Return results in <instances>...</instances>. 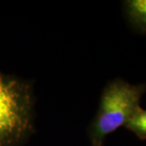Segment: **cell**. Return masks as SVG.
<instances>
[{
    "label": "cell",
    "mask_w": 146,
    "mask_h": 146,
    "mask_svg": "<svg viewBox=\"0 0 146 146\" xmlns=\"http://www.w3.org/2000/svg\"><path fill=\"white\" fill-rule=\"evenodd\" d=\"M33 94L26 80L0 72V146H20L33 130Z\"/></svg>",
    "instance_id": "cell-1"
},
{
    "label": "cell",
    "mask_w": 146,
    "mask_h": 146,
    "mask_svg": "<svg viewBox=\"0 0 146 146\" xmlns=\"http://www.w3.org/2000/svg\"><path fill=\"white\" fill-rule=\"evenodd\" d=\"M145 84L133 85L122 80H115L105 88L97 115L89 129L92 146H102L106 136L121 126H125L138 107Z\"/></svg>",
    "instance_id": "cell-2"
},
{
    "label": "cell",
    "mask_w": 146,
    "mask_h": 146,
    "mask_svg": "<svg viewBox=\"0 0 146 146\" xmlns=\"http://www.w3.org/2000/svg\"><path fill=\"white\" fill-rule=\"evenodd\" d=\"M125 127L141 140H146V110L138 107Z\"/></svg>",
    "instance_id": "cell-4"
},
{
    "label": "cell",
    "mask_w": 146,
    "mask_h": 146,
    "mask_svg": "<svg viewBox=\"0 0 146 146\" xmlns=\"http://www.w3.org/2000/svg\"><path fill=\"white\" fill-rule=\"evenodd\" d=\"M124 7L131 24L140 32H146V0H127Z\"/></svg>",
    "instance_id": "cell-3"
}]
</instances>
